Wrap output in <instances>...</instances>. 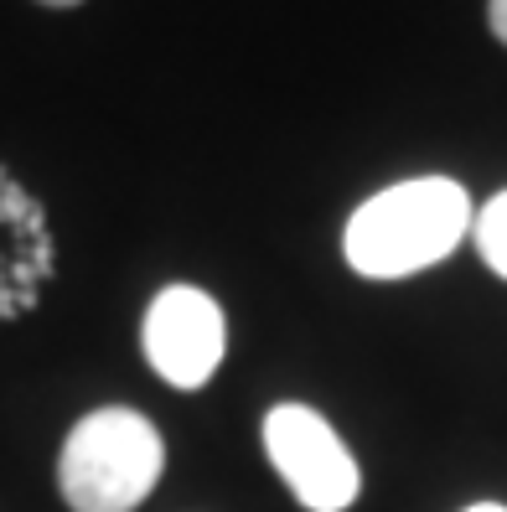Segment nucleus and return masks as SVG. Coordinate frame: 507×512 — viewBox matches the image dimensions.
I'll return each mask as SVG.
<instances>
[{"label": "nucleus", "mask_w": 507, "mask_h": 512, "mask_svg": "<svg viewBox=\"0 0 507 512\" xmlns=\"http://www.w3.org/2000/svg\"><path fill=\"white\" fill-rule=\"evenodd\" d=\"M471 233V197L451 176H409L373 192L342 228L347 269L363 280H409L445 264Z\"/></svg>", "instance_id": "1"}, {"label": "nucleus", "mask_w": 507, "mask_h": 512, "mask_svg": "<svg viewBox=\"0 0 507 512\" xmlns=\"http://www.w3.org/2000/svg\"><path fill=\"white\" fill-rule=\"evenodd\" d=\"M166 440L140 409L83 414L57 456V487L73 512H135L156 492Z\"/></svg>", "instance_id": "2"}, {"label": "nucleus", "mask_w": 507, "mask_h": 512, "mask_svg": "<svg viewBox=\"0 0 507 512\" xmlns=\"http://www.w3.org/2000/svg\"><path fill=\"white\" fill-rule=\"evenodd\" d=\"M264 456L306 512H347L363 492L352 450L311 404H275L264 414Z\"/></svg>", "instance_id": "3"}, {"label": "nucleus", "mask_w": 507, "mask_h": 512, "mask_svg": "<svg viewBox=\"0 0 507 512\" xmlns=\"http://www.w3.org/2000/svg\"><path fill=\"white\" fill-rule=\"evenodd\" d=\"M140 352L161 383L197 394L228 357V316L197 285H166L140 321Z\"/></svg>", "instance_id": "4"}, {"label": "nucleus", "mask_w": 507, "mask_h": 512, "mask_svg": "<svg viewBox=\"0 0 507 512\" xmlns=\"http://www.w3.org/2000/svg\"><path fill=\"white\" fill-rule=\"evenodd\" d=\"M471 244H476V254H482V264L492 275L507 280V192L487 197L471 213Z\"/></svg>", "instance_id": "5"}, {"label": "nucleus", "mask_w": 507, "mask_h": 512, "mask_svg": "<svg viewBox=\"0 0 507 512\" xmlns=\"http://www.w3.org/2000/svg\"><path fill=\"white\" fill-rule=\"evenodd\" d=\"M487 26H492V37L507 47V0H487Z\"/></svg>", "instance_id": "6"}, {"label": "nucleus", "mask_w": 507, "mask_h": 512, "mask_svg": "<svg viewBox=\"0 0 507 512\" xmlns=\"http://www.w3.org/2000/svg\"><path fill=\"white\" fill-rule=\"evenodd\" d=\"M461 512H507L502 502H471V507H461Z\"/></svg>", "instance_id": "7"}, {"label": "nucleus", "mask_w": 507, "mask_h": 512, "mask_svg": "<svg viewBox=\"0 0 507 512\" xmlns=\"http://www.w3.org/2000/svg\"><path fill=\"white\" fill-rule=\"evenodd\" d=\"M37 6H57V11H68V6H83V0H37Z\"/></svg>", "instance_id": "8"}]
</instances>
